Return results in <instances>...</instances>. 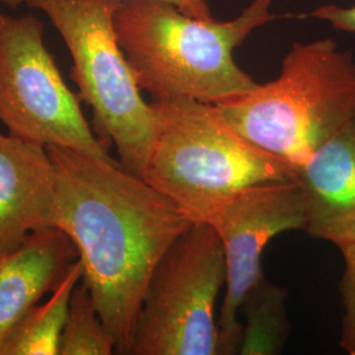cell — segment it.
Masks as SVG:
<instances>
[{
	"mask_svg": "<svg viewBox=\"0 0 355 355\" xmlns=\"http://www.w3.org/2000/svg\"><path fill=\"white\" fill-rule=\"evenodd\" d=\"M224 284L225 258L215 229L192 224L153 272L129 355H220L215 309Z\"/></svg>",
	"mask_w": 355,
	"mask_h": 355,
	"instance_id": "cell-6",
	"label": "cell"
},
{
	"mask_svg": "<svg viewBox=\"0 0 355 355\" xmlns=\"http://www.w3.org/2000/svg\"><path fill=\"white\" fill-rule=\"evenodd\" d=\"M82 280L76 261L61 284L44 302L35 305L0 343V355H60L71 295Z\"/></svg>",
	"mask_w": 355,
	"mask_h": 355,
	"instance_id": "cell-12",
	"label": "cell"
},
{
	"mask_svg": "<svg viewBox=\"0 0 355 355\" xmlns=\"http://www.w3.org/2000/svg\"><path fill=\"white\" fill-rule=\"evenodd\" d=\"M304 230L343 253L355 241V119L295 170Z\"/></svg>",
	"mask_w": 355,
	"mask_h": 355,
	"instance_id": "cell-9",
	"label": "cell"
},
{
	"mask_svg": "<svg viewBox=\"0 0 355 355\" xmlns=\"http://www.w3.org/2000/svg\"><path fill=\"white\" fill-rule=\"evenodd\" d=\"M48 149L55 168L49 224L74 242L82 282L114 337L116 353L129 355L153 272L193 223L119 161Z\"/></svg>",
	"mask_w": 355,
	"mask_h": 355,
	"instance_id": "cell-1",
	"label": "cell"
},
{
	"mask_svg": "<svg viewBox=\"0 0 355 355\" xmlns=\"http://www.w3.org/2000/svg\"><path fill=\"white\" fill-rule=\"evenodd\" d=\"M215 105L246 140L296 170L354 120V57L333 38L295 42L277 79Z\"/></svg>",
	"mask_w": 355,
	"mask_h": 355,
	"instance_id": "cell-3",
	"label": "cell"
},
{
	"mask_svg": "<svg viewBox=\"0 0 355 355\" xmlns=\"http://www.w3.org/2000/svg\"><path fill=\"white\" fill-rule=\"evenodd\" d=\"M345 270L340 282L343 300L340 346L349 355H355V241L343 253Z\"/></svg>",
	"mask_w": 355,
	"mask_h": 355,
	"instance_id": "cell-15",
	"label": "cell"
},
{
	"mask_svg": "<svg viewBox=\"0 0 355 355\" xmlns=\"http://www.w3.org/2000/svg\"><path fill=\"white\" fill-rule=\"evenodd\" d=\"M309 16L328 21L338 31L355 33V6L340 7L334 4H327L312 11Z\"/></svg>",
	"mask_w": 355,
	"mask_h": 355,
	"instance_id": "cell-16",
	"label": "cell"
},
{
	"mask_svg": "<svg viewBox=\"0 0 355 355\" xmlns=\"http://www.w3.org/2000/svg\"><path fill=\"white\" fill-rule=\"evenodd\" d=\"M288 292L266 278L258 282L242 302L245 324L239 354L278 355L290 336Z\"/></svg>",
	"mask_w": 355,
	"mask_h": 355,
	"instance_id": "cell-13",
	"label": "cell"
},
{
	"mask_svg": "<svg viewBox=\"0 0 355 355\" xmlns=\"http://www.w3.org/2000/svg\"><path fill=\"white\" fill-rule=\"evenodd\" d=\"M120 0H36L70 53L71 78L94 114V130L114 145L121 166L142 178L158 130L155 105L119 44L114 12Z\"/></svg>",
	"mask_w": 355,
	"mask_h": 355,
	"instance_id": "cell-5",
	"label": "cell"
},
{
	"mask_svg": "<svg viewBox=\"0 0 355 355\" xmlns=\"http://www.w3.org/2000/svg\"><path fill=\"white\" fill-rule=\"evenodd\" d=\"M272 0H253L229 21L199 19L166 0H120L114 12L119 44L141 89L153 101L186 98L229 102L258 83L234 60L254 29L277 19Z\"/></svg>",
	"mask_w": 355,
	"mask_h": 355,
	"instance_id": "cell-2",
	"label": "cell"
},
{
	"mask_svg": "<svg viewBox=\"0 0 355 355\" xmlns=\"http://www.w3.org/2000/svg\"><path fill=\"white\" fill-rule=\"evenodd\" d=\"M158 130L142 179L193 224L207 223L241 191L295 179V170L246 140L215 104L186 98L153 101Z\"/></svg>",
	"mask_w": 355,
	"mask_h": 355,
	"instance_id": "cell-4",
	"label": "cell"
},
{
	"mask_svg": "<svg viewBox=\"0 0 355 355\" xmlns=\"http://www.w3.org/2000/svg\"><path fill=\"white\" fill-rule=\"evenodd\" d=\"M116 353L112 334L104 325L89 287L80 280L71 295L60 355H111Z\"/></svg>",
	"mask_w": 355,
	"mask_h": 355,
	"instance_id": "cell-14",
	"label": "cell"
},
{
	"mask_svg": "<svg viewBox=\"0 0 355 355\" xmlns=\"http://www.w3.org/2000/svg\"><path fill=\"white\" fill-rule=\"evenodd\" d=\"M207 223L215 229L225 258V292L217 318L220 355L239 354L240 309L248 292L265 278V248L284 232L304 229L302 191L295 179L257 184L230 198Z\"/></svg>",
	"mask_w": 355,
	"mask_h": 355,
	"instance_id": "cell-8",
	"label": "cell"
},
{
	"mask_svg": "<svg viewBox=\"0 0 355 355\" xmlns=\"http://www.w3.org/2000/svg\"><path fill=\"white\" fill-rule=\"evenodd\" d=\"M36 0H0L1 4H6L8 7H19L21 4L31 6ZM177 6L182 12L190 15L199 19H214L211 8L207 3V0H166Z\"/></svg>",
	"mask_w": 355,
	"mask_h": 355,
	"instance_id": "cell-17",
	"label": "cell"
},
{
	"mask_svg": "<svg viewBox=\"0 0 355 355\" xmlns=\"http://www.w3.org/2000/svg\"><path fill=\"white\" fill-rule=\"evenodd\" d=\"M55 168L49 149L0 132V254L49 224Z\"/></svg>",
	"mask_w": 355,
	"mask_h": 355,
	"instance_id": "cell-10",
	"label": "cell"
},
{
	"mask_svg": "<svg viewBox=\"0 0 355 355\" xmlns=\"http://www.w3.org/2000/svg\"><path fill=\"white\" fill-rule=\"evenodd\" d=\"M76 261L74 242L53 227L33 232L19 248L0 254V343L61 284Z\"/></svg>",
	"mask_w": 355,
	"mask_h": 355,
	"instance_id": "cell-11",
	"label": "cell"
},
{
	"mask_svg": "<svg viewBox=\"0 0 355 355\" xmlns=\"http://www.w3.org/2000/svg\"><path fill=\"white\" fill-rule=\"evenodd\" d=\"M0 121L8 133L46 148L57 146L114 161L66 85L32 13L0 10Z\"/></svg>",
	"mask_w": 355,
	"mask_h": 355,
	"instance_id": "cell-7",
	"label": "cell"
}]
</instances>
